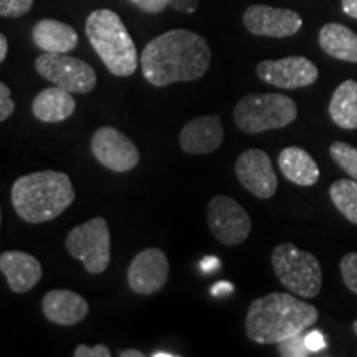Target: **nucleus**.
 Masks as SVG:
<instances>
[{
  "instance_id": "nucleus-1",
  "label": "nucleus",
  "mask_w": 357,
  "mask_h": 357,
  "mask_svg": "<svg viewBox=\"0 0 357 357\" xmlns=\"http://www.w3.org/2000/svg\"><path fill=\"white\" fill-rule=\"evenodd\" d=\"M212 53L207 40L185 29L169 30L146 45L141 70L153 86L195 82L207 73Z\"/></svg>"
},
{
  "instance_id": "nucleus-2",
  "label": "nucleus",
  "mask_w": 357,
  "mask_h": 357,
  "mask_svg": "<svg viewBox=\"0 0 357 357\" xmlns=\"http://www.w3.org/2000/svg\"><path fill=\"white\" fill-rule=\"evenodd\" d=\"M318 318V310L310 303L289 293H270L250 305L245 333L250 341L258 344H278L305 333Z\"/></svg>"
},
{
  "instance_id": "nucleus-3",
  "label": "nucleus",
  "mask_w": 357,
  "mask_h": 357,
  "mask_svg": "<svg viewBox=\"0 0 357 357\" xmlns=\"http://www.w3.org/2000/svg\"><path fill=\"white\" fill-rule=\"evenodd\" d=\"M12 205L26 223L55 220L75 202V189L65 172L40 171L13 182Z\"/></svg>"
},
{
  "instance_id": "nucleus-4",
  "label": "nucleus",
  "mask_w": 357,
  "mask_h": 357,
  "mask_svg": "<svg viewBox=\"0 0 357 357\" xmlns=\"http://www.w3.org/2000/svg\"><path fill=\"white\" fill-rule=\"evenodd\" d=\"M86 37L98 56L114 77H131L137 70V50L121 17L98 8L86 20Z\"/></svg>"
},
{
  "instance_id": "nucleus-5",
  "label": "nucleus",
  "mask_w": 357,
  "mask_h": 357,
  "mask_svg": "<svg viewBox=\"0 0 357 357\" xmlns=\"http://www.w3.org/2000/svg\"><path fill=\"white\" fill-rule=\"evenodd\" d=\"M298 118V106L291 98L280 93L247 95L236 102L234 119L245 134H260L289 126Z\"/></svg>"
},
{
  "instance_id": "nucleus-6",
  "label": "nucleus",
  "mask_w": 357,
  "mask_h": 357,
  "mask_svg": "<svg viewBox=\"0 0 357 357\" xmlns=\"http://www.w3.org/2000/svg\"><path fill=\"white\" fill-rule=\"evenodd\" d=\"M276 278L283 287L300 298L318 296L323 287V270L312 253L300 250L293 243L276 245L271 253Z\"/></svg>"
},
{
  "instance_id": "nucleus-7",
  "label": "nucleus",
  "mask_w": 357,
  "mask_h": 357,
  "mask_svg": "<svg viewBox=\"0 0 357 357\" xmlns=\"http://www.w3.org/2000/svg\"><path fill=\"white\" fill-rule=\"evenodd\" d=\"M66 250L71 257L83 263L88 273L100 275L106 271L111 261L108 222L102 217H96L75 227L66 236Z\"/></svg>"
},
{
  "instance_id": "nucleus-8",
  "label": "nucleus",
  "mask_w": 357,
  "mask_h": 357,
  "mask_svg": "<svg viewBox=\"0 0 357 357\" xmlns=\"http://www.w3.org/2000/svg\"><path fill=\"white\" fill-rule=\"evenodd\" d=\"M35 68L42 77L56 86L73 93L88 95L96 86V71L86 61L66 53H47L35 60Z\"/></svg>"
},
{
  "instance_id": "nucleus-9",
  "label": "nucleus",
  "mask_w": 357,
  "mask_h": 357,
  "mask_svg": "<svg viewBox=\"0 0 357 357\" xmlns=\"http://www.w3.org/2000/svg\"><path fill=\"white\" fill-rule=\"evenodd\" d=\"M207 220L213 236L227 247L243 243L252 231V218L236 200L217 195L207 207Z\"/></svg>"
},
{
  "instance_id": "nucleus-10",
  "label": "nucleus",
  "mask_w": 357,
  "mask_h": 357,
  "mask_svg": "<svg viewBox=\"0 0 357 357\" xmlns=\"http://www.w3.org/2000/svg\"><path fill=\"white\" fill-rule=\"evenodd\" d=\"M91 153L101 166L113 172L132 171L141 159L137 146L113 126L96 129L91 139Z\"/></svg>"
},
{
  "instance_id": "nucleus-11",
  "label": "nucleus",
  "mask_w": 357,
  "mask_h": 357,
  "mask_svg": "<svg viewBox=\"0 0 357 357\" xmlns=\"http://www.w3.org/2000/svg\"><path fill=\"white\" fill-rule=\"evenodd\" d=\"M261 82L283 89L311 86L319 77V71L305 56H287L281 60H265L257 66Z\"/></svg>"
},
{
  "instance_id": "nucleus-12",
  "label": "nucleus",
  "mask_w": 357,
  "mask_h": 357,
  "mask_svg": "<svg viewBox=\"0 0 357 357\" xmlns=\"http://www.w3.org/2000/svg\"><path fill=\"white\" fill-rule=\"evenodd\" d=\"M235 174L240 184L255 197L271 199L278 189L270 155L261 149H248L240 154L235 162Z\"/></svg>"
},
{
  "instance_id": "nucleus-13",
  "label": "nucleus",
  "mask_w": 357,
  "mask_h": 357,
  "mask_svg": "<svg viewBox=\"0 0 357 357\" xmlns=\"http://www.w3.org/2000/svg\"><path fill=\"white\" fill-rule=\"evenodd\" d=\"M243 25L250 33L258 37L287 38L300 32L303 19L289 8L270 6H250L243 13Z\"/></svg>"
},
{
  "instance_id": "nucleus-14",
  "label": "nucleus",
  "mask_w": 357,
  "mask_h": 357,
  "mask_svg": "<svg viewBox=\"0 0 357 357\" xmlns=\"http://www.w3.org/2000/svg\"><path fill=\"white\" fill-rule=\"evenodd\" d=\"M169 260L160 248H146L132 258L128 268V284L137 294H154L166 287Z\"/></svg>"
},
{
  "instance_id": "nucleus-15",
  "label": "nucleus",
  "mask_w": 357,
  "mask_h": 357,
  "mask_svg": "<svg viewBox=\"0 0 357 357\" xmlns=\"http://www.w3.org/2000/svg\"><path fill=\"white\" fill-rule=\"evenodd\" d=\"M223 142V126L220 116H199L182 128L178 146L187 154L215 153Z\"/></svg>"
},
{
  "instance_id": "nucleus-16",
  "label": "nucleus",
  "mask_w": 357,
  "mask_h": 357,
  "mask_svg": "<svg viewBox=\"0 0 357 357\" xmlns=\"http://www.w3.org/2000/svg\"><path fill=\"white\" fill-rule=\"evenodd\" d=\"M0 271L7 278L13 293H26L38 284L43 270L33 255L19 250H8L0 255Z\"/></svg>"
},
{
  "instance_id": "nucleus-17",
  "label": "nucleus",
  "mask_w": 357,
  "mask_h": 357,
  "mask_svg": "<svg viewBox=\"0 0 357 357\" xmlns=\"http://www.w3.org/2000/svg\"><path fill=\"white\" fill-rule=\"evenodd\" d=\"M42 310L45 318L52 323L73 326L86 318L89 306L82 294L70 289H52L45 294Z\"/></svg>"
},
{
  "instance_id": "nucleus-18",
  "label": "nucleus",
  "mask_w": 357,
  "mask_h": 357,
  "mask_svg": "<svg viewBox=\"0 0 357 357\" xmlns=\"http://www.w3.org/2000/svg\"><path fill=\"white\" fill-rule=\"evenodd\" d=\"M32 38L40 50L47 53H70L78 47V33L73 26L53 19L37 22Z\"/></svg>"
},
{
  "instance_id": "nucleus-19",
  "label": "nucleus",
  "mask_w": 357,
  "mask_h": 357,
  "mask_svg": "<svg viewBox=\"0 0 357 357\" xmlns=\"http://www.w3.org/2000/svg\"><path fill=\"white\" fill-rule=\"evenodd\" d=\"M77 109L73 93L60 86H52L40 91L32 102L33 116L42 123H61Z\"/></svg>"
},
{
  "instance_id": "nucleus-20",
  "label": "nucleus",
  "mask_w": 357,
  "mask_h": 357,
  "mask_svg": "<svg viewBox=\"0 0 357 357\" xmlns=\"http://www.w3.org/2000/svg\"><path fill=\"white\" fill-rule=\"evenodd\" d=\"M278 166L281 174L296 185L310 187L319 181L318 164L301 147H284L278 155Z\"/></svg>"
},
{
  "instance_id": "nucleus-21",
  "label": "nucleus",
  "mask_w": 357,
  "mask_h": 357,
  "mask_svg": "<svg viewBox=\"0 0 357 357\" xmlns=\"http://www.w3.org/2000/svg\"><path fill=\"white\" fill-rule=\"evenodd\" d=\"M319 45L336 60L357 63V33L341 24H326L319 30Z\"/></svg>"
},
{
  "instance_id": "nucleus-22",
  "label": "nucleus",
  "mask_w": 357,
  "mask_h": 357,
  "mask_svg": "<svg viewBox=\"0 0 357 357\" xmlns=\"http://www.w3.org/2000/svg\"><path fill=\"white\" fill-rule=\"evenodd\" d=\"M329 116L342 129H357V82L346 79L333 93Z\"/></svg>"
},
{
  "instance_id": "nucleus-23",
  "label": "nucleus",
  "mask_w": 357,
  "mask_h": 357,
  "mask_svg": "<svg viewBox=\"0 0 357 357\" xmlns=\"http://www.w3.org/2000/svg\"><path fill=\"white\" fill-rule=\"evenodd\" d=\"M329 197L347 220L357 225V182L339 178L329 187Z\"/></svg>"
},
{
  "instance_id": "nucleus-24",
  "label": "nucleus",
  "mask_w": 357,
  "mask_h": 357,
  "mask_svg": "<svg viewBox=\"0 0 357 357\" xmlns=\"http://www.w3.org/2000/svg\"><path fill=\"white\" fill-rule=\"evenodd\" d=\"M329 154L334 162L344 171L351 178L357 182V149L342 141L333 142L329 147Z\"/></svg>"
},
{
  "instance_id": "nucleus-25",
  "label": "nucleus",
  "mask_w": 357,
  "mask_h": 357,
  "mask_svg": "<svg viewBox=\"0 0 357 357\" xmlns=\"http://www.w3.org/2000/svg\"><path fill=\"white\" fill-rule=\"evenodd\" d=\"M278 351L283 357H306L311 354V351L306 347L303 333L278 342Z\"/></svg>"
},
{
  "instance_id": "nucleus-26",
  "label": "nucleus",
  "mask_w": 357,
  "mask_h": 357,
  "mask_svg": "<svg viewBox=\"0 0 357 357\" xmlns=\"http://www.w3.org/2000/svg\"><path fill=\"white\" fill-rule=\"evenodd\" d=\"M339 268H341V276L346 287L357 294V252L342 257Z\"/></svg>"
},
{
  "instance_id": "nucleus-27",
  "label": "nucleus",
  "mask_w": 357,
  "mask_h": 357,
  "mask_svg": "<svg viewBox=\"0 0 357 357\" xmlns=\"http://www.w3.org/2000/svg\"><path fill=\"white\" fill-rule=\"evenodd\" d=\"M33 0H0V17L19 19L30 12Z\"/></svg>"
},
{
  "instance_id": "nucleus-28",
  "label": "nucleus",
  "mask_w": 357,
  "mask_h": 357,
  "mask_svg": "<svg viewBox=\"0 0 357 357\" xmlns=\"http://www.w3.org/2000/svg\"><path fill=\"white\" fill-rule=\"evenodd\" d=\"M15 111V102L10 98V88L0 82V123L10 118Z\"/></svg>"
},
{
  "instance_id": "nucleus-29",
  "label": "nucleus",
  "mask_w": 357,
  "mask_h": 357,
  "mask_svg": "<svg viewBox=\"0 0 357 357\" xmlns=\"http://www.w3.org/2000/svg\"><path fill=\"white\" fill-rule=\"evenodd\" d=\"M75 357H109L111 356V351L108 346H102V344H98V346H86V344H79L77 346V349H75Z\"/></svg>"
},
{
  "instance_id": "nucleus-30",
  "label": "nucleus",
  "mask_w": 357,
  "mask_h": 357,
  "mask_svg": "<svg viewBox=\"0 0 357 357\" xmlns=\"http://www.w3.org/2000/svg\"><path fill=\"white\" fill-rule=\"evenodd\" d=\"M129 2L146 13H159L169 6V0H129Z\"/></svg>"
},
{
  "instance_id": "nucleus-31",
  "label": "nucleus",
  "mask_w": 357,
  "mask_h": 357,
  "mask_svg": "<svg viewBox=\"0 0 357 357\" xmlns=\"http://www.w3.org/2000/svg\"><path fill=\"white\" fill-rule=\"evenodd\" d=\"M305 342H306L307 349L311 351V354L312 352L323 351V349H326V346H328L326 344V339L321 331H311L310 334H306Z\"/></svg>"
},
{
  "instance_id": "nucleus-32",
  "label": "nucleus",
  "mask_w": 357,
  "mask_h": 357,
  "mask_svg": "<svg viewBox=\"0 0 357 357\" xmlns=\"http://www.w3.org/2000/svg\"><path fill=\"white\" fill-rule=\"evenodd\" d=\"M169 7L181 13H194L199 7V0H169Z\"/></svg>"
},
{
  "instance_id": "nucleus-33",
  "label": "nucleus",
  "mask_w": 357,
  "mask_h": 357,
  "mask_svg": "<svg viewBox=\"0 0 357 357\" xmlns=\"http://www.w3.org/2000/svg\"><path fill=\"white\" fill-rule=\"evenodd\" d=\"M341 6L346 15L357 19V0H341Z\"/></svg>"
},
{
  "instance_id": "nucleus-34",
  "label": "nucleus",
  "mask_w": 357,
  "mask_h": 357,
  "mask_svg": "<svg viewBox=\"0 0 357 357\" xmlns=\"http://www.w3.org/2000/svg\"><path fill=\"white\" fill-rule=\"evenodd\" d=\"M234 291V287H231L230 283H227V281H222V283H217L215 287L212 288V294L213 296H222V294H230Z\"/></svg>"
},
{
  "instance_id": "nucleus-35",
  "label": "nucleus",
  "mask_w": 357,
  "mask_h": 357,
  "mask_svg": "<svg viewBox=\"0 0 357 357\" xmlns=\"http://www.w3.org/2000/svg\"><path fill=\"white\" fill-rule=\"evenodd\" d=\"M200 268H202L204 271H215L217 268H220V261H218L215 257H208L200 263Z\"/></svg>"
},
{
  "instance_id": "nucleus-36",
  "label": "nucleus",
  "mask_w": 357,
  "mask_h": 357,
  "mask_svg": "<svg viewBox=\"0 0 357 357\" xmlns=\"http://www.w3.org/2000/svg\"><path fill=\"white\" fill-rule=\"evenodd\" d=\"M7 52H8V42H7L6 35L0 33V63H2V61L6 60Z\"/></svg>"
},
{
  "instance_id": "nucleus-37",
  "label": "nucleus",
  "mask_w": 357,
  "mask_h": 357,
  "mask_svg": "<svg viewBox=\"0 0 357 357\" xmlns=\"http://www.w3.org/2000/svg\"><path fill=\"white\" fill-rule=\"evenodd\" d=\"M119 357H144V354L137 349H129V351L119 352Z\"/></svg>"
},
{
  "instance_id": "nucleus-38",
  "label": "nucleus",
  "mask_w": 357,
  "mask_h": 357,
  "mask_svg": "<svg viewBox=\"0 0 357 357\" xmlns=\"http://www.w3.org/2000/svg\"><path fill=\"white\" fill-rule=\"evenodd\" d=\"M176 354H171V352H153V357H174Z\"/></svg>"
},
{
  "instance_id": "nucleus-39",
  "label": "nucleus",
  "mask_w": 357,
  "mask_h": 357,
  "mask_svg": "<svg viewBox=\"0 0 357 357\" xmlns=\"http://www.w3.org/2000/svg\"><path fill=\"white\" fill-rule=\"evenodd\" d=\"M352 329H354V333H356V336H357V319L354 321V323H352Z\"/></svg>"
},
{
  "instance_id": "nucleus-40",
  "label": "nucleus",
  "mask_w": 357,
  "mask_h": 357,
  "mask_svg": "<svg viewBox=\"0 0 357 357\" xmlns=\"http://www.w3.org/2000/svg\"><path fill=\"white\" fill-rule=\"evenodd\" d=\"M0 225H2V208H0Z\"/></svg>"
}]
</instances>
